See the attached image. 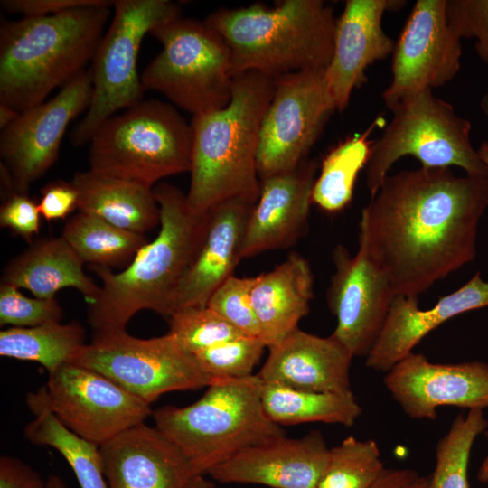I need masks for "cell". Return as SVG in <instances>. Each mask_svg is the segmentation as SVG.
<instances>
[{
  "instance_id": "obj_1",
  "label": "cell",
  "mask_w": 488,
  "mask_h": 488,
  "mask_svg": "<svg viewBox=\"0 0 488 488\" xmlns=\"http://www.w3.org/2000/svg\"><path fill=\"white\" fill-rule=\"evenodd\" d=\"M488 177L449 168L387 175L362 210L359 242L396 296H414L473 261Z\"/></svg>"
},
{
  "instance_id": "obj_2",
  "label": "cell",
  "mask_w": 488,
  "mask_h": 488,
  "mask_svg": "<svg viewBox=\"0 0 488 488\" xmlns=\"http://www.w3.org/2000/svg\"><path fill=\"white\" fill-rule=\"evenodd\" d=\"M153 192L160 208L156 238L118 273L91 265L101 281L99 296L88 308L93 333L126 330L129 320L142 310L167 319L175 289L202 240L207 213H193L186 195L173 184L160 183Z\"/></svg>"
},
{
  "instance_id": "obj_3",
  "label": "cell",
  "mask_w": 488,
  "mask_h": 488,
  "mask_svg": "<svg viewBox=\"0 0 488 488\" xmlns=\"http://www.w3.org/2000/svg\"><path fill=\"white\" fill-rule=\"evenodd\" d=\"M274 79L256 71L236 74L230 103L193 116L188 208L204 215L215 205L243 199L256 203L259 130L272 99Z\"/></svg>"
},
{
  "instance_id": "obj_4",
  "label": "cell",
  "mask_w": 488,
  "mask_h": 488,
  "mask_svg": "<svg viewBox=\"0 0 488 488\" xmlns=\"http://www.w3.org/2000/svg\"><path fill=\"white\" fill-rule=\"evenodd\" d=\"M110 6L3 22L0 103L23 112L84 70L102 40Z\"/></svg>"
},
{
  "instance_id": "obj_5",
  "label": "cell",
  "mask_w": 488,
  "mask_h": 488,
  "mask_svg": "<svg viewBox=\"0 0 488 488\" xmlns=\"http://www.w3.org/2000/svg\"><path fill=\"white\" fill-rule=\"evenodd\" d=\"M336 20L322 0H285L274 8L260 3L221 8L204 21L227 43L233 77L256 71L275 79L325 69L333 55Z\"/></svg>"
},
{
  "instance_id": "obj_6",
  "label": "cell",
  "mask_w": 488,
  "mask_h": 488,
  "mask_svg": "<svg viewBox=\"0 0 488 488\" xmlns=\"http://www.w3.org/2000/svg\"><path fill=\"white\" fill-rule=\"evenodd\" d=\"M257 374L215 379L185 407L153 411L155 427L184 455L194 475H205L239 452L285 436L266 415Z\"/></svg>"
},
{
  "instance_id": "obj_7",
  "label": "cell",
  "mask_w": 488,
  "mask_h": 488,
  "mask_svg": "<svg viewBox=\"0 0 488 488\" xmlns=\"http://www.w3.org/2000/svg\"><path fill=\"white\" fill-rule=\"evenodd\" d=\"M89 144V170L150 188L191 169V124L160 100H142L110 117Z\"/></svg>"
},
{
  "instance_id": "obj_8",
  "label": "cell",
  "mask_w": 488,
  "mask_h": 488,
  "mask_svg": "<svg viewBox=\"0 0 488 488\" xmlns=\"http://www.w3.org/2000/svg\"><path fill=\"white\" fill-rule=\"evenodd\" d=\"M392 119L372 143L366 168V186L373 195L392 165L412 156L425 168L457 166L466 174L488 177V167L471 141V122L451 103L427 89L409 97L391 110Z\"/></svg>"
},
{
  "instance_id": "obj_9",
  "label": "cell",
  "mask_w": 488,
  "mask_h": 488,
  "mask_svg": "<svg viewBox=\"0 0 488 488\" xmlns=\"http://www.w3.org/2000/svg\"><path fill=\"white\" fill-rule=\"evenodd\" d=\"M150 34L163 49L145 66V90L164 95L193 116L225 108L230 101L233 74L230 49L205 21L178 16Z\"/></svg>"
},
{
  "instance_id": "obj_10",
  "label": "cell",
  "mask_w": 488,
  "mask_h": 488,
  "mask_svg": "<svg viewBox=\"0 0 488 488\" xmlns=\"http://www.w3.org/2000/svg\"><path fill=\"white\" fill-rule=\"evenodd\" d=\"M113 6L112 22L89 69L90 103L71 134L77 146L89 143L96 130L117 111L142 101L145 89L136 63L143 38L155 27L181 16L179 5L169 0H117Z\"/></svg>"
},
{
  "instance_id": "obj_11",
  "label": "cell",
  "mask_w": 488,
  "mask_h": 488,
  "mask_svg": "<svg viewBox=\"0 0 488 488\" xmlns=\"http://www.w3.org/2000/svg\"><path fill=\"white\" fill-rule=\"evenodd\" d=\"M71 363L93 370L151 405L161 395L208 387L211 380L169 333L142 339L126 330L93 333Z\"/></svg>"
},
{
  "instance_id": "obj_12",
  "label": "cell",
  "mask_w": 488,
  "mask_h": 488,
  "mask_svg": "<svg viewBox=\"0 0 488 488\" xmlns=\"http://www.w3.org/2000/svg\"><path fill=\"white\" fill-rule=\"evenodd\" d=\"M272 99L263 116L257 154L260 180L295 170L333 111L325 69L305 70L274 79Z\"/></svg>"
},
{
  "instance_id": "obj_13",
  "label": "cell",
  "mask_w": 488,
  "mask_h": 488,
  "mask_svg": "<svg viewBox=\"0 0 488 488\" xmlns=\"http://www.w3.org/2000/svg\"><path fill=\"white\" fill-rule=\"evenodd\" d=\"M43 389L61 422L99 446L153 414L147 402L104 375L71 362L49 373Z\"/></svg>"
},
{
  "instance_id": "obj_14",
  "label": "cell",
  "mask_w": 488,
  "mask_h": 488,
  "mask_svg": "<svg viewBox=\"0 0 488 488\" xmlns=\"http://www.w3.org/2000/svg\"><path fill=\"white\" fill-rule=\"evenodd\" d=\"M446 0H418L395 42L392 79L382 93L391 110L402 100L451 81L461 67V39L449 27Z\"/></svg>"
},
{
  "instance_id": "obj_15",
  "label": "cell",
  "mask_w": 488,
  "mask_h": 488,
  "mask_svg": "<svg viewBox=\"0 0 488 488\" xmlns=\"http://www.w3.org/2000/svg\"><path fill=\"white\" fill-rule=\"evenodd\" d=\"M92 95L90 70H84L48 101L23 112L0 136L1 164L16 193H27L32 183L56 162L69 124L87 110Z\"/></svg>"
},
{
  "instance_id": "obj_16",
  "label": "cell",
  "mask_w": 488,
  "mask_h": 488,
  "mask_svg": "<svg viewBox=\"0 0 488 488\" xmlns=\"http://www.w3.org/2000/svg\"><path fill=\"white\" fill-rule=\"evenodd\" d=\"M332 258L335 271L326 294L336 318L332 335L353 357H366L382 331L396 294L361 243L354 256L338 244Z\"/></svg>"
},
{
  "instance_id": "obj_17",
  "label": "cell",
  "mask_w": 488,
  "mask_h": 488,
  "mask_svg": "<svg viewBox=\"0 0 488 488\" xmlns=\"http://www.w3.org/2000/svg\"><path fill=\"white\" fill-rule=\"evenodd\" d=\"M394 400L411 418L434 420L442 406L488 408V363H435L411 352L384 377Z\"/></svg>"
},
{
  "instance_id": "obj_18",
  "label": "cell",
  "mask_w": 488,
  "mask_h": 488,
  "mask_svg": "<svg viewBox=\"0 0 488 488\" xmlns=\"http://www.w3.org/2000/svg\"><path fill=\"white\" fill-rule=\"evenodd\" d=\"M400 0H347L336 20L333 51L325 68L329 93L336 110L349 104L352 91L367 81L365 71L392 55L395 42L383 30L386 12L400 9Z\"/></svg>"
},
{
  "instance_id": "obj_19",
  "label": "cell",
  "mask_w": 488,
  "mask_h": 488,
  "mask_svg": "<svg viewBox=\"0 0 488 488\" xmlns=\"http://www.w3.org/2000/svg\"><path fill=\"white\" fill-rule=\"evenodd\" d=\"M329 456L330 448L319 431L298 438L285 435L239 452L214 467L209 475L221 483L316 488Z\"/></svg>"
},
{
  "instance_id": "obj_20",
  "label": "cell",
  "mask_w": 488,
  "mask_h": 488,
  "mask_svg": "<svg viewBox=\"0 0 488 488\" xmlns=\"http://www.w3.org/2000/svg\"><path fill=\"white\" fill-rule=\"evenodd\" d=\"M318 162L305 159L295 170L260 180V192L249 216L241 259L287 249L308 226Z\"/></svg>"
},
{
  "instance_id": "obj_21",
  "label": "cell",
  "mask_w": 488,
  "mask_h": 488,
  "mask_svg": "<svg viewBox=\"0 0 488 488\" xmlns=\"http://www.w3.org/2000/svg\"><path fill=\"white\" fill-rule=\"evenodd\" d=\"M254 204L230 199L207 212L203 236L173 296L169 317L183 308L206 306L212 293L234 275Z\"/></svg>"
},
{
  "instance_id": "obj_22",
  "label": "cell",
  "mask_w": 488,
  "mask_h": 488,
  "mask_svg": "<svg viewBox=\"0 0 488 488\" xmlns=\"http://www.w3.org/2000/svg\"><path fill=\"white\" fill-rule=\"evenodd\" d=\"M99 447L108 488H185L194 476L182 452L155 426L139 424Z\"/></svg>"
},
{
  "instance_id": "obj_23",
  "label": "cell",
  "mask_w": 488,
  "mask_h": 488,
  "mask_svg": "<svg viewBox=\"0 0 488 488\" xmlns=\"http://www.w3.org/2000/svg\"><path fill=\"white\" fill-rule=\"evenodd\" d=\"M488 306V282L476 272L456 291L426 310L418 297L396 296L376 343L366 355L367 367L389 371L437 326L463 313Z\"/></svg>"
},
{
  "instance_id": "obj_24",
  "label": "cell",
  "mask_w": 488,
  "mask_h": 488,
  "mask_svg": "<svg viewBox=\"0 0 488 488\" xmlns=\"http://www.w3.org/2000/svg\"><path fill=\"white\" fill-rule=\"evenodd\" d=\"M268 350L257 374L263 382L314 392L352 393L353 356L334 336L321 337L298 328Z\"/></svg>"
},
{
  "instance_id": "obj_25",
  "label": "cell",
  "mask_w": 488,
  "mask_h": 488,
  "mask_svg": "<svg viewBox=\"0 0 488 488\" xmlns=\"http://www.w3.org/2000/svg\"><path fill=\"white\" fill-rule=\"evenodd\" d=\"M314 277L307 260L296 252L272 270L256 277L251 290L260 339L267 348L298 329L310 311Z\"/></svg>"
},
{
  "instance_id": "obj_26",
  "label": "cell",
  "mask_w": 488,
  "mask_h": 488,
  "mask_svg": "<svg viewBox=\"0 0 488 488\" xmlns=\"http://www.w3.org/2000/svg\"><path fill=\"white\" fill-rule=\"evenodd\" d=\"M83 263L62 236L42 239L5 266L1 285L27 289L43 299L55 297L62 288L73 287L89 305L99 296L100 286L84 273Z\"/></svg>"
},
{
  "instance_id": "obj_27",
  "label": "cell",
  "mask_w": 488,
  "mask_h": 488,
  "mask_svg": "<svg viewBox=\"0 0 488 488\" xmlns=\"http://www.w3.org/2000/svg\"><path fill=\"white\" fill-rule=\"evenodd\" d=\"M71 183L79 193V211L140 235L160 224L153 188L89 169L77 172Z\"/></svg>"
},
{
  "instance_id": "obj_28",
  "label": "cell",
  "mask_w": 488,
  "mask_h": 488,
  "mask_svg": "<svg viewBox=\"0 0 488 488\" xmlns=\"http://www.w3.org/2000/svg\"><path fill=\"white\" fill-rule=\"evenodd\" d=\"M261 401L266 415L278 426L323 422L352 427L361 414L353 393L314 392L276 383H262Z\"/></svg>"
},
{
  "instance_id": "obj_29",
  "label": "cell",
  "mask_w": 488,
  "mask_h": 488,
  "mask_svg": "<svg viewBox=\"0 0 488 488\" xmlns=\"http://www.w3.org/2000/svg\"><path fill=\"white\" fill-rule=\"evenodd\" d=\"M85 343V329L77 321L0 332V355L40 363L48 374L71 361Z\"/></svg>"
},
{
  "instance_id": "obj_30",
  "label": "cell",
  "mask_w": 488,
  "mask_h": 488,
  "mask_svg": "<svg viewBox=\"0 0 488 488\" xmlns=\"http://www.w3.org/2000/svg\"><path fill=\"white\" fill-rule=\"evenodd\" d=\"M61 236L84 263L110 269L127 267L147 243L144 235L81 211L67 221Z\"/></svg>"
},
{
  "instance_id": "obj_31",
  "label": "cell",
  "mask_w": 488,
  "mask_h": 488,
  "mask_svg": "<svg viewBox=\"0 0 488 488\" xmlns=\"http://www.w3.org/2000/svg\"><path fill=\"white\" fill-rule=\"evenodd\" d=\"M376 125L374 122L365 132L341 142L325 155L313 186L312 203L331 213L350 204L357 176L371 154L369 136Z\"/></svg>"
},
{
  "instance_id": "obj_32",
  "label": "cell",
  "mask_w": 488,
  "mask_h": 488,
  "mask_svg": "<svg viewBox=\"0 0 488 488\" xmlns=\"http://www.w3.org/2000/svg\"><path fill=\"white\" fill-rule=\"evenodd\" d=\"M488 421L481 409L458 415L448 432L438 441L436 467L428 488H469L467 468L476 437L483 433Z\"/></svg>"
},
{
  "instance_id": "obj_33",
  "label": "cell",
  "mask_w": 488,
  "mask_h": 488,
  "mask_svg": "<svg viewBox=\"0 0 488 488\" xmlns=\"http://www.w3.org/2000/svg\"><path fill=\"white\" fill-rule=\"evenodd\" d=\"M383 470L374 440L348 436L330 448L328 465L316 488H371Z\"/></svg>"
},
{
  "instance_id": "obj_34",
  "label": "cell",
  "mask_w": 488,
  "mask_h": 488,
  "mask_svg": "<svg viewBox=\"0 0 488 488\" xmlns=\"http://www.w3.org/2000/svg\"><path fill=\"white\" fill-rule=\"evenodd\" d=\"M266 347L259 337L241 335L199 351L193 356L211 380L241 379L253 375Z\"/></svg>"
},
{
  "instance_id": "obj_35",
  "label": "cell",
  "mask_w": 488,
  "mask_h": 488,
  "mask_svg": "<svg viewBox=\"0 0 488 488\" xmlns=\"http://www.w3.org/2000/svg\"><path fill=\"white\" fill-rule=\"evenodd\" d=\"M167 320L168 333L192 355L220 343L245 335L208 306L183 308Z\"/></svg>"
},
{
  "instance_id": "obj_36",
  "label": "cell",
  "mask_w": 488,
  "mask_h": 488,
  "mask_svg": "<svg viewBox=\"0 0 488 488\" xmlns=\"http://www.w3.org/2000/svg\"><path fill=\"white\" fill-rule=\"evenodd\" d=\"M255 282L256 277L232 275L212 293L206 306L241 333L259 337V324L250 297Z\"/></svg>"
},
{
  "instance_id": "obj_37",
  "label": "cell",
  "mask_w": 488,
  "mask_h": 488,
  "mask_svg": "<svg viewBox=\"0 0 488 488\" xmlns=\"http://www.w3.org/2000/svg\"><path fill=\"white\" fill-rule=\"evenodd\" d=\"M63 311L57 299L30 298L19 288L0 286V324L13 327H34L49 323H59Z\"/></svg>"
},
{
  "instance_id": "obj_38",
  "label": "cell",
  "mask_w": 488,
  "mask_h": 488,
  "mask_svg": "<svg viewBox=\"0 0 488 488\" xmlns=\"http://www.w3.org/2000/svg\"><path fill=\"white\" fill-rule=\"evenodd\" d=\"M446 15L461 40L475 39L476 54L488 64V0H446Z\"/></svg>"
},
{
  "instance_id": "obj_39",
  "label": "cell",
  "mask_w": 488,
  "mask_h": 488,
  "mask_svg": "<svg viewBox=\"0 0 488 488\" xmlns=\"http://www.w3.org/2000/svg\"><path fill=\"white\" fill-rule=\"evenodd\" d=\"M40 216L38 203L27 193H15L4 199L0 208V225L31 240L39 232Z\"/></svg>"
},
{
  "instance_id": "obj_40",
  "label": "cell",
  "mask_w": 488,
  "mask_h": 488,
  "mask_svg": "<svg viewBox=\"0 0 488 488\" xmlns=\"http://www.w3.org/2000/svg\"><path fill=\"white\" fill-rule=\"evenodd\" d=\"M41 193L38 209L47 221L65 219L78 209L79 193L72 183L61 180L49 183Z\"/></svg>"
},
{
  "instance_id": "obj_41",
  "label": "cell",
  "mask_w": 488,
  "mask_h": 488,
  "mask_svg": "<svg viewBox=\"0 0 488 488\" xmlns=\"http://www.w3.org/2000/svg\"><path fill=\"white\" fill-rule=\"evenodd\" d=\"M114 1L107 0H2L1 7L9 13L20 14L23 17L47 16L69 10L113 5Z\"/></svg>"
},
{
  "instance_id": "obj_42",
  "label": "cell",
  "mask_w": 488,
  "mask_h": 488,
  "mask_svg": "<svg viewBox=\"0 0 488 488\" xmlns=\"http://www.w3.org/2000/svg\"><path fill=\"white\" fill-rule=\"evenodd\" d=\"M45 482L31 466L13 456L0 457V488H44Z\"/></svg>"
},
{
  "instance_id": "obj_43",
  "label": "cell",
  "mask_w": 488,
  "mask_h": 488,
  "mask_svg": "<svg viewBox=\"0 0 488 488\" xmlns=\"http://www.w3.org/2000/svg\"><path fill=\"white\" fill-rule=\"evenodd\" d=\"M430 476L411 469L384 468L371 488H428Z\"/></svg>"
},
{
  "instance_id": "obj_44",
  "label": "cell",
  "mask_w": 488,
  "mask_h": 488,
  "mask_svg": "<svg viewBox=\"0 0 488 488\" xmlns=\"http://www.w3.org/2000/svg\"><path fill=\"white\" fill-rule=\"evenodd\" d=\"M21 112L14 108L0 103V127L2 130L13 124L20 116Z\"/></svg>"
},
{
  "instance_id": "obj_45",
  "label": "cell",
  "mask_w": 488,
  "mask_h": 488,
  "mask_svg": "<svg viewBox=\"0 0 488 488\" xmlns=\"http://www.w3.org/2000/svg\"><path fill=\"white\" fill-rule=\"evenodd\" d=\"M185 488H215V486L204 475H194Z\"/></svg>"
},
{
  "instance_id": "obj_46",
  "label": "cell",
  "mask_w": 488,
  "mask_h": 488,
  "mask_svg": "<svg viewBox=\"0 0 488 488\" xmlns=\"http://www.w3.org/2000/svg\"><path fill=\"white\" fill-rule=\"evenodd\" d=\"M487 439H488V431L485 432ZM477 479L483 483H488V455L485 457V459L483 461L478 473H477Z\"/></svg>"
},
{
  "instance_id": "obj_47",
  "label": "cell",
  "mask_w": 488,
  "mask_h": 488,
  "mask_svg": "<svg viewBox=\"0 0 488 488\" xmlns=\"http://www.w3.org/2000/svg\"><path fill=\"white\" fill-rule=\"evenodd\" d=\"M44 488H70L58 475H50L45 482Z\"/></svg>"
},
{
  "instance_id": "obj_48",
  "label": "cell",
  "mask_w": 488,
  "mask_h": 488,
  "mask_svg": "<svg viewBox=\"0 0 488 488\" xmlns=\"http://www.w3.org/2000/svg\"><path fill=\"white\" fill-rule=\"evenodd\" d=\"M477 151L481 159L488 167V141L482 142Z\"/></svg>"
},
{
  "instance_id": "obj_49",
  "label": "cell",
  "mask_w": 488,
  "mask_h": 488,
  "mask_svg": "<svg viewBox=\"0 0 488 488\" xmlns=\"http://www.w3.org/2000/svg\"><path fill=\"white\" fill-rule=\"evenodd\" d=\"M480 107L483 113L488 110V90L482 97L480 101Z\"/></svg>"
},
{
  "instance_id": "obj_50",
  "label": "cell",
  "mask_w": 488,
  "mask_h": 488,
  "mask_svg": "<svg viewBox=\"0 0 488 488\" xmlns=\"http://www.w3.org/2000/svg\"><path fill=\"white\" fill-rule=\"evenodd\" d=\"M484 114L488 117V110Z\"/></svg>"
}]
</instances>
